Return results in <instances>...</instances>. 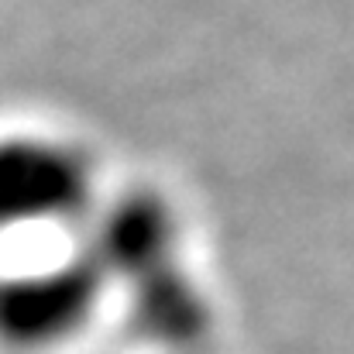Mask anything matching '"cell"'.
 <instances>
[{"label":"cell","instance_id":"obj_1","mask_svg":"<svg viewBox=\"0 0 354 354\" xmlns=\"http://www.w3.org/2000/svg\"><path fill=\"white\" fill-rule=\"evenodd\" d=\"M97 193L93 158L45 131L0 134V237L86 224Z\"/></svg>","mask_w":354,"mask_h":354},{"label":"cell","instance_id":"obj_2","mask_svg":"<svg viewBox=\"0 0 354 354\" xmlns=\"http://www.w3.org/2000/svg\"><path fill=\"white\" fill-rule=\"evenodd\" d=\"M107 289L83 251L0 272V348L14 354L66 348L93 324Z\"/></svg>","mask_w":354,"mask_h":354},{"label":"cell","instance_id":"obj_3","mask_svg":"<svg viewBox=\"0 0 354 354\" xmlns=\"http://www.w3.org/2000/svg\"><path fill=\"white\" fill-rule=\"evenodd\" d=\"M183 224L169 196L158 189H127L97 203L83 224L80 251L107 279V286H134L179 261Z\"/></svg>","mask_w":354,"mask_h":354},{"label":"cell","instance_id":"obj_4","mask_svg":"<svg viewBox=\"0 0 354 354\" xmlns=\"http://www.w3.org/2000/svg\"><path fill=\"white\" fill-rule=\"evenodd\" d=\"M131 324L169 351L196 348L214 327V306L183 261L131 286Z\"/></svg>","mask_w":354,"mask_h":354}]
</instances>
